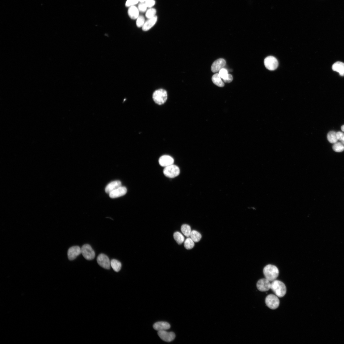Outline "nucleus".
<instances>
[{"instance_id":"obj_34","label":"nucleus","mask_w":344,"mask_h":344,"mask_svg":"<svg viewBox=\"0 0 344 344\" xmlns=\"http://www.w3.org/2000/svg\"><path fill=\"white\" fill-rule=\"evenodd\" d=\"M145 3L148 8H152L156 3L155 0H146Z\"/></svg>"},{"instance_id":"obj_25","label":"nucleus","mask_w":344,"mask_h":344,"mask_svg":"<svg viewBox=\"0 0 344 344\" xmlns=\"http://www.w3.org/2000/svg\"><path fill=\"white\" fill-rule=\"evenodd\" d=\"M190 237L195 242H199L202 237L201 235L199 233L195 230L191 231Z\"/></svg>"},{"instance_id":"obj_13","label":"nucleus","mask_w":344,"mask_h":344,"mask_svg":"<svg viewBox=\"0 0 344 344\" xmlns=\"http://www.w3.org/2000/svg\"><path fill=\"white\" fill-rule=\"evenodd\" d=\"M127 189L124 187H121L117 188L109 194L110 198H116L124 195L127 193Z\"/></svg>"},{"instance_id":"obj_20","label":"nucleus","mask_w":344,"mask_h":344,"mask_svg":"<svg viewBox=\"0 0 344 344\" xmlns=\"http://www.w3.org/2000/svg\"><path fill=\"white\" fill-rule=\"evenodd\" d=\"M332 69L334 71L339 73L340 76H344V63L341 62H337L334 64Z\"/></svg>"},{"instance_id":"obj_23","label":"nucleus","mask_w":344,"mask_h":344,"mask_svg":"<svg viewBox=\"0 0 344 344\" xmlns=\"http://www.w3.org/2000/svg\"><path fill=\"white\" fill-rule=\"evenodd\" d=\"M327 139L329 142L331 144H335L337 142L338 139L337 136V133L334 131H331L327 135Z\"/></svg>"},{"instance_id":"obj_10","label":"nucleus","mask_w":344,"mask_h":344,"mask_svg":"<svg viewBox=\"0 0 344 344\" xmlns=\"http://www.w3.org/2000/svg\"><path fill=\"white\" fill-rule=\"evenodd\" d=\"M270 282L266 279L259 280L257 284L258 289L261 292L267 291L271 288V284Z\"/></svg>"},{"instance_id":"obj_35","label":"nucleus","mask_w":344,"mask_h":344,"mask_svg":"<svg viewBox=\"0 0 344 344\" xmlns=\"http://www.w3.org/2000/svg\"><path fill=\"white\" fill-rule=\"evenodd\" d=\"M341 128L342 132H344V125H342L341 127Z\"/></svg>"},{"instance_id":"obj_3","label":"nucleus","mask_w":344,"mask_h":344,"mask_svg":"<svg viewBox=\"0 0 344 344\" xmlns=\"http://www.w3.org/2000/svg\"><path fill=\"white\" fill-rule=\"evenodd\" d=\"M153 99L157 104L159 105L164 104L166 102L167 99V93L163 89L157 90L153 94Z\"/></svg>"},{"instance_id":"obj_17","label":"nucleus","mask_w":344,"mask_h":344,"mask_svg":"<svg viewBox=\"0 0 344 344\" xmlns=\"http://www.w3.org/2000/svg\"><path fill=\"white\" fill-rule=\"evenodd\" d=\"M121 186V182L120 181H115L109 183L106 187L105 192L109 194L113 191Z\"/></svg>"},{"instance_id":"obj_24","label":"nucleus","mask_w":344,"mask_h":344,"mask_svg":"<svg viewBox=\"0 0 344 344\" xmlns=\"http://www.w3.org/2000/svg\"><path fill=\"white\" fill-rule=\"evenodd\" d=\"M181 230L183 234L186 237H189L191 233L190 226L187 224H183L181 227Z\"/></svg>"},{"instance_id":"obj_11","label":"nucleus","mask_w":344,"mask_h":344,"mask_svg":"<svg viewBox=\"0 0 344 344\" xmlns=\"http://www.w3.org/2000/svg\"><path fill=\"white\" fill-rule=\"evenodd\" d=\"M226 64V61L224 59L220 58L216 60L211 66L212 72L214 73L219 72L221 69L224 68Z\"/></svg>"},{"instance_id":"obj_36","label":"nucleus","mask_w":344,"mask_h":344,"mask_svg":"<svg viewBox=\"0 0 344 344\" xmlns=\"http://www.w3.org/2000/svg\"><path fill=\"white\" fill-rule=\"evenodd\" d=\"M146 0H139V2H145Z\"/></svg>"},{"instance_id":"obj_22","label":"nucleus","mask_w":344,"mask_h":344,"mask_svg":"<svg viewBox=\"0 0 344 344\" xmlns=\"http://www.w3.org/2000/svg\"><path fill=\"white\" fill-rule=\"evenodd\" d=\"M111 266L115 271L118 272L120 270L122 265L118 260L113 259L111 261Z\"/></svg>"},{"instance_id":"obj_26","label":"nucleus","mask_w":344,"mask_h":344,"mask_svg":"<svg viewBox=\"0 0 344 344\" xmlns=\"http://www.w3.org/2000/svg\"><path fill=\"white\" fill-rule=\"evenodd\" d=\"M174 238L177 243L179 245H181L184 242L185 238L182 234L179 232L174 233Z\"/></svg>"},{"instance_id":"obj_28","label":"nucleus","mask_w":344,"mask_h":344,"mask_svg":"<svg viewBox=\"0 0 344 344\" xmlns=\"http://www.w3.org/2000/svg\"><path fill=\"white\" fill-rule=\"evenodd\" d=\"M195 246V242L191 238H187L184 242V246L187 250L193 249Z\"/></svg>"},{"instance_id":"obj_29","label":"nucleus","mask_w":344,"mask_h":344,"mask_svg":"<svg viewBox=\"0 0 344 344\" xmlns=\"http://www.w3.org/2000/svg\"><path fill=\"white\" fill-rule=\"evenodd\" d=\"M157 13L156 10L153 8H149L147 11L145 16L148 19L153 18L156 16Z\"/></svg>"},{"instance_id":"obj_19","label":"nucleus","mask_w":344,"mask_h":344,"mask_svg":"<svg viewBox=\"0 0 344 344\" xmlns=\"http://www.w3.org/2000/svg\"><path fill=\"white\" fill-rule=\"evenodd\" d=\"M139 11L138 8L135 6L129 7L128 10V15L129 17L132 19H136L139 16Z\"/></svg>"},{"instance_id":"obj_30","label":"nucleus","mask_w":344,"mask_h":344,"mask_svg":"<svg viewBox=\"0 0 344 344\" xmlns=\"http://www.w3.org/2000/svg\"><path fill=\"white\" fill-rule=\"evenodd\" d=\"M136 24L138 27H142L145 23V19L143 15H139L136 19Z\"/></svg>"},{"instance_id":"obj_31","label":"nucleus","mask_w":344,"mask_h":344,"mask_svg":"<svg viewBox=\"0 0 344 344\" xmlns=\"http://www.w3.org/2000/svg\"><path fill=\"white\" fill-rule=\"evenodd\" d=\"M147 8L145 2H140L139 4L138 7L139 11L141 13L145 12Z\"/></svg>"},{"instance_id":"obj_5","label":"nucleus","mask_w":344,"mask_h":344,"mask_svg":"<svg viewBox=\"0 0 344 344\" xmlns=\"http://www.w3.org/2000/svg\"><path fill=\"white\" fill-rule=\"evenodd\" d=\"M82 254L84 257L88 260H91L95 257V252L92 247L88 244L83 245L82 248Z\"/></svg>"},{"instance_id":"obj_8","label":"nucleus","mask_w":344,"mask_h":344,"mask_svg":"<svg viewBox=\"0 0 344 344\" xmlns=\"http://www.w3.org/2000/svg\"><path fill=\"white\" fill-rule=\"evenodd\" d=\"M98 264L103 268L109 270L111 267V261L108 257L103 254H99L97 258Z\"/></svg>"},{"instance_id":"obj_33","label":"nucleus","mask_w":344,"mask_h":344,"mask_svg":"<svg viewBox=\"0 0 344 344\" xmlns=\"http://www.w3.org/2000/svg\"><path fill=\"white\" fill-rule=\"evenodd\" d=\"M337 136L338 140L344 145V133L339 131L337 133Z\"/></svg>"},{"instance_id":"obj_32","label":"nucleus","mask_w":344,"mask_h":344,"mask_svg":"<svg viewBox=\"0 0 344 344\" xmlns=\"http://www.w3.org/2000/svg\"><path fill=\"white\" fill-rule=\"evenodd\" d=\"M139 2V0H127L125 6L127 7L134 6L138 4Z\"/></svg>"},{"instance_id":"obj_6","label":"nucleus","mask_w":344,"mask_h":344,"mask_svg":"<svg viewBox=\"0 0 344 344\" xmlns=\"http://www.w3.org/2000/svg\"><path fill=\"white\" fill-rule=\"evenodd\" d=\"M265 302L267 306L272 309L278 308L280 301L278 296L274 295H270L266 298Z\"/></svg>"},{"instance_id":"obj_21","label":"nucleus","mask_w":344,"mask_h":344,"mask_svg":"<svg viewBox=\"0 0 344 344\" xmlns=\"http://www.w3.org/2000/svg\"><path fill=\"white\" fill-rule=\"evenodd\" d=\"M212 82L217 86L219 87H223L225 85L221 79L219 73H216L212 76Z\"/></svg>"},{"instance_id":"obj_9","label":"nucleus","mask_w":344,"mask_h":344,"mask_svg":"<svg viewBox=\"0 0 344 344\" xmlns=\"http://www.w3.org/2000/svg\"><path fill=\"white\" fill-rule=\"evenodd\" d=\"M158 335L162 340L166 342H171L175 338V334L174 332H168L166 330L158 331Z\"/></svg>"},{"instance_id":"obj_18","label":"nucleus","mask_w":344,"mask_h":344,"mask_svg":"<svg viewBox=\"0 0 344 344\" xmlns=\"http://www.w3.org/2000/svg\"><path fill=\"white\" fill-rule=\"evenodd\" d=\"M170 327L169 324L166 322L159 321L155 323L153 325L154 329L158 331L166 330Z\"/></svg>"},{"instance_id":"obj_15","label":"nucleus","mask_w":344,"mask_h":344,"mask_svg":"<svg viewBox=\"0 0 344 344\" xmlns=\"http://www.w3.org/2000/svg\"><path fill=\"white\" fill-rule=\"evenodd\" d=\"M219 74L221 78L226 83H230L233 80L232 76L228 74L227 70L223 68L221 69L219 71Z\"/></svg>"},{"instance_id":"obj_4","label":"nucleus","mask_w":344,"mask_h":344,"mask_svg":"<svg viewBox=\"0 0 344 344\" xmlns=\"http://www.w3.org/2000/svg\"><path fill=\"white\" fill-rule=\"evenodd\" d=\"M180 169L177 166L173 165L165 167L163 173L168 178H173L178 176L180 174Z\"/></svg>"},{"instance_id":"obj_1","label":"nucleus","mask_w":344,"mask_h":344,"mask_svg":"<svg viewBox=\"0 0 344 344\" xmlns=\"http://www.w3.org/2000/svg\"><path fill=\"white\" fill-rule=\"evenodd\" d=\"M271 289L276 295L279 298L284 297L287 292L286 287L284 283L278 280L273 281Z\"/></svg>"},{"instance_id":"obj_7","label":"nucleus","mask_w":344,"mask_h":344,"mask_svg":"<svg viewBox=\"0 0 344 344\" xmlns=\"http://www.w3.org/2000/svg\"><path fill=\"white\" fill-rule=\"evenodd\" d=\"M278 62L275 57L269 56L264 60V64L266 68L270 70L276 69L278 66Z\"/></svg>"},{"instance_id":"obj_12","label":"nucleus","mask_w":344,"mask_h":344,"mask_svg":"<svg viewBox=\"0 0 344 344\" xmlns=\"http://www.w3.org/2000/svg\"><path fill=\"white\" fill-rule=\"evenodd\" d=\"M82 254L81 248L76 246L70 248L68 251V256L70 260H73Z\"/></svg>"},{"instance_id":"obj_14","label":"nucleus","mask_w":344,"mask_h":344,"mask_svg":"<svg viewBox=\"0 0 344 344\" xmlns=\"http://www.w3.org/2000/svg\"><path fill=\"white\" fill-rule=\"evenodd\" d=\"M160 165L162 167H166L172 165L174 163L173 158L168 155H164L161 157L159 160Z\"/></svg>"},{"instance_id":"obj_2","label":"nucleus","mask_w":344,"mask_h":344,"mask_svg":"<svg viewBox=\"0 0 344 344\" xmlns=\"http://www.w3.org/2000/svg\"><path fill=\"white\" fill-rule=\"evenodd\" d=\"M263 273L266 279L270 281L275 280L279 274V270L277 267L271 265L266 266L263 269Z\"/></svg>"},{"instance_id":"obj_27","label":"nucleus","mask_w":344,"mask_h":344,"mask_svg":"<svg viewBox=\"0 0 344 344\" xmlns=\"http://www.w3.org/2000/svg\"><path fill=\"white\" fill-rule=\"evenodd\" d=\"M333 149L336 152L340 153L344 150V145L341 142H337L334 144Z\"/></svg>"},{"instance_id":"obj_16","label":"nucleus","mask_w":344,"mask_h":344,"mask_svg":"<svg viewBox=\"0 0 344 344\" xmlns=\"http://www.w3.org/2000/svg\"><path fill=\"white\" fill-rule=\"evenodd\" d=\"M157 20V16L153 18L148 19L147 21L145 22L144 25L142 27L143 31H148L155 25Z\"/></svg>"}]
</instances>
